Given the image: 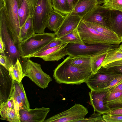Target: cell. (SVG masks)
Here are the masks:
<instances>
[{"label":"cell","instance_id":"obj_1","mask_svg":"<svg viewBox=\"0 0 122 122\" xmlns=\"http://www.w3.org/2000/svg\"><path fill=\"white\" fill-rule=\"evenodd\" d=\"M92 74L91 70L72 64L67 57L53 70V77L59 84L79 85L86 83Z\"/></svg>","mask_w":122,"mask_h":122},{"label":"cell","instance_id":"obj_2","mask_svg":"<svg viewBox=\"0 0 122 122\" xmlns=\"http://www.w3.org/2000/svg\"><path fill=\"white\" fill-rule=\"evenodd\" d=\"M56 37L55 33H35L25 41L20 42L18 48L21 57L35 53L51 41Z\"/></svg>","mask_w":122,"mask_h":122},{"label":"cell","instance_id":"obj_3","mask_svg":"<svg viewBox=\"0 0 122 122\" xmlns=\"http://www.w3.org/2000/svg\"><path fill=\"white\" fill-rule=\"evenodd\" d=\"M77 28L81 38L85 44L119 45L122 42L121 40L101 33L88 26L82 20Z\"/></svg>","mask_w":122,"mask_h":122},{"label":"cell","instance_id":"obj_4","mask_svg":"<svg viewBox=\"0 0 122 122\" xmlns=\"http://www.w3.org/2000/svg\"><path fill=\"white\" fill-rule=\"evenodd\" d=\"M19 0H5L7 26L18 48L20 42L18 36L20 29L18 15Z\"/></svg>","mask_w":122,"mask_h":122},{"label":"cell","instance_id":"obj_5","mask_svg":"<svg viewBox=\"0 0 122 122\" xmlns=\"http://www.w3.org/2000/svg\"><path fill=\"white\" fill-rule=\"evenodd\" d=\"M53 10L51 0H38L32 15L33 26L35 33H45V28H47L50 14Z\"/></svg>","mask_w":122,"mask_h":122},{"label":"cell","instance_id":"obj_6","mask_svg":"<svg viewBox=\"0 0 122 122\" xmlns=\"http://www.w3.org/2000/svg\"><path fill=\"white\" fill-rule=\"evenodd\" d=\"M26 60L22 66L25 76L28 77L40 88H47L49 82L52 81V78L42 70L40 64L34 62L29 58Z\"/></svg>","mask_w":122,"mask_h":122},{"label":"cell","instance_id":"obj_7","mask_svg":"<svg viewBox=\"0 0 122 122\" xmlns=\"http://www.w3.org/2000/svg\"><path fill=\"white\" fill-rule=\"evenodd\" d=\"M5 6L0 10V35L6 47V55L11 58L14 64L18 59L20 61L19 51L15 43L12 35L7 25Z\"/></svg>","mask_w":122,"mask_h":122},{"label":"cell","instance_id":"obj_8","mask_svg":"<svg viewBox=\"0 0 122 122\" xmlns=\"http://www.w3.org/2000/svg\"><path fill=\"white\" fill-rule=\"evenodd\" d=\"M122 75L102 67L96 73L92 74L86 83L91 90L99 91L106 88L112 81Z\"/></svg>","mask_w":122,"mask_h":122},{"label":"cell","instance_id":"obj_9","mask_svg":"<svg viewBox=\"0 0 122 122\" xmlns=\"http://www.w3.org/2000/svg\"><path fill=\"white\" fill-rule=\"evenodd\" d=\"M88 113L83 105L76 103L69 109L45 120L44 122H77L84 118Z\"/></svg>","mask_w":122,"mask_h":122},{"label":"cell","instance_id":"obj_10","mask_svg":"<svg viewBox=\"0 0 122 122\" xmlns=\"http://www.w3.org/2000/svg\"><path fill=\"white\" fill-rule=\"evenodd\" d=\"M82 20L84 22L97 24L113 30L111 10L104 8L100 5L87 14Z\"/></svg>","mask_w":122,"mask_h":122},{"label":"cell","instance_id":"obj_11","mask_svg":"<svg viewBox=\"0 0 122 122\" xmlns=\"http://www.w3.org/2000/svg\"><path fill=\"white\" fill-rule=\"evenodd\" d=\"M88 45L68 44L65 50L67 55L72 57L84 56H92L102 49L111 45L104 44Z\"/></svg>","mask_w":122,"mask_h":122},{"label":"cell","instance_id":"obj_12","mask_svg":"<svg viewBox=\"0 0 122 122\" xmlns=\"http://www.w3.org/2000/svg\"><path fill=\"white\" fill-rule=\"evenodd\" d=\"M110 92V89H104L99 91L91 90L89 92L90 102L94 112L103 114L110 111L107 102V97Z\"/></svg>","mask_w":122,"mask_h":122},{"label":"cell","instance_id":"obj_13","mask_svg":"<svg viewBox=\"0 0 122 122\" xmlns=\"http://www.w3.org/2000/svg\"><path fill=\"white\" fill-rule=\"evenodd\" d=\"M68 44L64 43L44 51L25 56L23 58L26 59L31 57H38L45 61H58L67 55L65 48Z\"/></svg>","mask_w":122,"mask_h":122},{"label":"cell","instance_id":"obj_14","mask_svg":"<svg viewBox=\"0 0 122 122\" xmlns=\"http://www.w3.org/2000/svg\"><path fill=\"white\" fill-rule=\"evenodd\" d=\"M50 111L49 108L44 107L28 110L21 109L19 111L21 122H43Z\"/></svg>","mask_w":122,"mask_h":122},{"label":"cell","instance_id":"obj_15","mask_svg":"<svg viewBox=\"0 0 122 122\" xmlns=\"http://www.w3.org/2000/svg\"><path fill=\"white\" fill-rule=\"evenodd\" d=\"M0 104L8 99L13 85V80L9 71L1 65L0 66Z\"/></svg>","mask_w":122,"mask_h":122},{"label":"cell","instance_id":"obj_16","mask_svg":"<svg viewBox=\"0 0 122 122\" xmlns=\"http://www.w3.org/2000/svg\"><path fill=\"white\" fill-rule=\"evenodd\" d=\"M82 18L71 13L65 18L58 31L55 33L57 38L66 35L78 27Z\"/></svg>","mask_w":122,"mask_h":122},{"label":"cell","instance_id":"obj_17","mask_svg":"<svg viewBox=\"0 0 122 122\" xmlns=\"http://www.w3.org/2000/svg\"><path fill=\"white\" fill-rule=\"evenodd\" d=\"M38 0H19L18 15L21 27L28 17L33 15Z\"/></svg>","mask_w":122,"mask_h":122},{"label":"cell","instance_id":"obj_18","mask_svg":"<svg viewBox=\"0 0 122 122\" xmlns=\"http://www.w3.org/2000/svg\"><path fill=\"white\" fill-rule=\"evenodd\" d=\"M99 5L96 0H79L71 13L83 18Z\"/></svg>","mask_w":122,"mask_h":122},{"label":"cell","instance_id":"obj_19","mask_svg":"<svg viewBox=\"0 0 122 122\" xmlns=\"http://www.w3.org/2000/svg\"><path fill=\"white\" fill-rule=\"evenodd\" d=\"M119 46L115 44L109 45L92 56L91 66L92 74L96 73L102 67V64L107 53L111 50L118 47Z\"/></svg>","mask_w":122,"mask_h":122},{"label":"cell","instance_id":"obj_20","mask_svg":"<svg viewBox=\"0 0 122 122\" xmlns=\"http://www.w3.org/2000/svg\"><path fill=\"white\" fill-rule=\"evenodd\" d=\"M33 24L32 15L27 18L21 27L18 38L20 42H23L35 33Z\"/></svg>","mask_w":122,"mask_h":122},{"label":"cell","instance_id":"obj_21","mask_svg":"<svg viewBox=\"0 0 122 122\" xmlns=\"http://www.w3.org/2000/svg\"><path fill=\"white\" fill-rule=\"evenodd\" d=\"M65 17V15L54 10L50 14L47 27L50 30L57 32L59 29Z\"/></svg>","mask_w":122,"mask_h":122},{"label":"cell","instance_id":"obj_22","mask_svg":"<svg viewBox=\"0 0 122 122\" xmlns=\"http://www.w3.org/2000/svg\"><path fill=\"white\" fill-rule=\"evenodd\" d=\"M107 106L110 111L122 108V91L110 92L107 98Z\"/></svg>","mask_w":122,"mask_h":122},{"label":"cell","instance_id":"obj_23","mask_svg":"<svg viewBox=\"0 0 122 122\" xmlns=\"http://www.w3.org/2000/svg\"><path fill=\"white\" fill-rule=\"evenodd\" d=\"M68 58L70 62L72 65L81 68L91 70L92 56H84L72 57L69 56Z\"/></svg>","mask_w":122,"mask_h":122},{"label":"cell","instance_id":"obj_24","mask_svg":"<svg viewBox=\"0 0 122 122\" xmlns=\"http://www.w3.org/2000/svg\"><path fill=\"white\" fill-rule=\"evenodd\" d=\"M122 60V42L118 47L110 51L107 54L101 66L105 65L117 61Z\"/></svg>","mask_w":122,"mask_h":122},{"label":"cell","instance_id":"obj_25","mask_svg":"<svg viewBox=\"0 0 122 122\" xmlns=\"http://www.w3.org/2000/svg\"><path fill=\"white\" fill-rule=\"evenodd\" d=\"M9 75L13 80L20 82L25 77L22 70V66L18 59L15 63L12 65L9 70Z\"/></svg>","mask_w":122,"mask_h":122},{"label":"cell","instance_id":"obj_26","mask_svg":"<svg viewBox=\"0 0 122 122\" xmlns=\"http://www.w3.org/2000/svg\"><path fill=\"white\" fill-rule=\"evenodd\" d=\"M113 30L121 37L122 34V12L111 10Z\"/></svg>","mask_w":122,"mask_h":122},{"label":"cell","instance_id":"obj_27","mask_svg":"<svg viewBox=\"0 0 122 122\" xmlns=\"http://www.w3.org/2000/svg\"><path fill=\"white\" fill-rule=\"evenodd\" d=\"M77 28L59 38L64 43L68 44H85L81 38Z\"/></svg>","mask_w":122,"mask_h":122},{"label":"cell","instance_id":"obj_28","mask_svg":"<svg viewBox=\"0 0 122 122\" xmlns=\"http://www.w3.org/2000/svg\"><path fill=\"white\" fill-rule=\"evenodd\" d=\"M53 10L65 15L72 12L67 0H51Z\"/></svg>","mask_w":122,"mask_h":122},{"label":"cell","instance_id":"obj_29","mask_svg":"<svg viewBox=\"0 0 122 122\" xmlns=\"http://www.w3.org/2000/svg\"><path fill=\"white\" fill-rule=\"evenodd\" d=\"M84 22L87 26L99 32L116 39L121 40L120 37L113 30L96 24L87 22Z\"/></svg>","mask_w":122,"mask_h":122},{"label":"cell","instance_id":"obj_30","mask_svg":"<svg viewBox=\"0 0 122 122\" xmlns=\"http://www.w3.org/2000/svg\"><path fill=\"white\" fill-rule=\"evenodd\" d=\"M13 84L21 98L23 109L26 110H29L30 109V104L22 82H19L13 80Z\"/></svg>","mask_w":122,"mask_h":122},{"label":"cell","instance_id":"obj_31","mask_svg":"<svg viewBox=\"0 0 122 122\" xmlns=\"http://www.w3.org/2000/svg\"><path fill=\"white\" fill-rule=\"evenodd\" d=\"M14 108L16 109L13 98L12 97H10L6 102H3L0 104V119L5 120L7 113L10 110Z\"/></svg>","mask_w":122,"mask_h":122},{"label":"cell","instance_id":"obj_32","mask_svg":"<svg viewBox=\"0 0 122 122\" xmlns=\"http://www.w3.org/2000/svg\"><path fill=\"white\" fill-rule=\"evenodd\" d=\"M102 7L110 10L122 12V0H103Z\"/></svg>","mask_w":122,"mask_h":122},{"label":"cell","instance_id":"obj_33","mask_svg":"<svg viewBox=\"0 0 122 122\" xmlns=\"http://www.w3.org/2000/svg\"><path fill=\"white\" fill-rule=\"evenodd\" d=\"M10 97L13 98L15 105L18 111H19L20 110L24 109L21 99L18 92L13 85V82L9 97Z\"/></svg>","mask_w":122,"mask_h":122},{"label":"cell","instance_id":"obj_34","mask_svg":"<svg viewBox=\"0 0 122 122\" xmlns=\"http://www.w3.org/2000/svg\"><path fill=\"white\" fill-rule=\"evenodd\" d=\"M5 120L10 122H21L19 113L15 108L9 111L6 115Z\"/></svg>","mask_w":122,"mask_h":122},{"label":"cell","instance_id":"obj_35","mask_svg":"<svg viewBox=\"0 0 122 122\" xmlns=\"http://www.w3.org/2000/svg\"><path fill=\"white\" fill-rule=\"evenodd\" d=\"M14 64L12 59L4 54L0 56V64L9 71L10 68Z\"/></svg>","mask_w":122,"mask_h":122},{"label":"cell","instance_id":"obj_36","mask_svg":"<svg viewBox=\"0 0 122 122\" xmlns=\"http://www.w3.org/2000/svg\"><path fill=\"white\" fill-rule=\"evenodd\" d=\"M96 112H94V113L91 116L87 118H84L83 119L79 120L77 122H105V121L103 119L102 117L101 116V114L97 113H96Z\"/></svg>","mask_w":122,"mask_h":122},{"label":"cell","instance_id":"obj_37","mask_svg":"<svg viewBox=\"0 0 122 122\" xmlns=\"http://www.w3.org/2000/svg\"><path fill=\"white\" fill-rule=\"evenodd\" d=\"M64 43H65L61 41L60 38H57L56 37L51 41L37 52L44 51L48 49L61 45Z\"/></svg>","mask_w":122,"mask_h":122},{"label":"cell","instance_id":"obj_38","mask_svg":"<svg viewBox=\"0 0 122 122\" xmlns=\"http://www.w3.org/2000/svg\"><path fill=\"white\" fill-rule=\"evenodd\" d=\"M106 114H103L102 117L106 122H122V116Z\"/></svg>","mask_w":122,"mask_h":122},{"label":"cell","instance_id":"obj_39","mask_svg":"<svg viewBox=\"0 0 122 122\" xmlns=\"http://www.w3.org/2000/svg\"><path fill=\"white\" fill-rule=\"evenodd\" d=\"M122 82V75H120L112 81L104 89L111 90Z\"/></svg>","mask_w":122,"mask_h":122},{"label":"cell","instance_id":"obj_40","mask_svg":"<svg viewBox=\"0 0 122 122\" xmlns=\"http://www.w3.org/2000/svg\"><path fill=\"white\" fill-rule=\"evenodd\" d=\"M106 114L113 115L122 116V108L111 110L109 112Z\"/></svg>","mask_w":122,"mask_h":122},{"label":"cell","instance_id":"obj_41","mask_svg":"<svg viewBox=\"0 0 122 122\" xmlns=\"http://www.w3.org/2000/svg\"><path fill=\"white\" fill-rule=\"evenodd\" d=\"M120 66H122V60L112 62L105 65L103 67L105 68H109Z\"/></svg>","mask_w":122,"mask_h":122},{"label":"cell","instance_id":"obj_42","mask_svg":"<svg viewBox=\"0 0 122 122\" xmlns=\"http://www.w3.org/2000/svg\"><path fill=\"white\" fill-rule=\"evenodd\" d=\"M108 68L117 74H122V66H116Z\"/></svg>","mask_w":122,"mask_h":122},{"label":"cell","instance_id":"obj_43","mask_svg":"<svg viewBox=\"0 0 122 122\" xmlns=\"http://www.w3.org/2000/svg\"><path fill=\"white\" fill-rule=\"evenodd\" d=\"M6 50V47L5 44L3 41L1 36L0 35V53L1 54H4V52Z\"/></svg>","mask_w":122,"mask_h":122},{"label":"cell","instance_id":"obj_44","mask_svg":"<svg viewBox=\"0 0 122 122\" xmlns=\"http://www.w3.org/2000/svg\"><path fill=\"white\" fill-rule=\"evenodd\" d=\"M79 0H67L69 6L72 11Z\"/></svg>","mask_w":122,"mask_h":122},{"label":"cell","instance_id":"obj_45","mask_svg":"<svg viewBox=\"0 0 122 122\" xmlns=\"http://www.w3.org/2000/svg\"><path fill=\"white\" fill-rule=\"evenodd\" d=\"M110 91L111 92L122 91V82Z\"/></svg>","mask_w":122,"mask_h":122},{"label":"cell","instance_id":"obj_46","mask_svg":"<svg viewBox=\"0 0 122 122\" xmlns=\"http://www.w3.org/2000/svg\"><path fill=\"white\" fill-rule=\"evenodd\" d=\"M100 5L102 3L103 0H96Z\"/></svg>","mask_w":122,"mask_h":122},{"label":"cell","instance_id":"obj_47","mask_svg":"<svg viewBox=\"0 0 122 122\" xmlns=\"http://www.w3.org/2000/svg\"><path fill=\"white\" fill-rule=\"evenodd\" d=\"M120 38H121V40L122 42V34L121 36L120 37Z\"/></svg>","mask_w":122,"mask_h":122},{"label":"cell","instance_id":"obj_48","mask_svg":"<svg viewBox=\"0 0 122 122\" xmlns=\"http://www.w3.org/2000/svg\"><path fill=\"white\" fill-rule=\"evenodd\" d=\"M0 0L3 1L4 2H5V0Z\"/></svg>","mask_w":122,"mask_h":122}]
</instances>
